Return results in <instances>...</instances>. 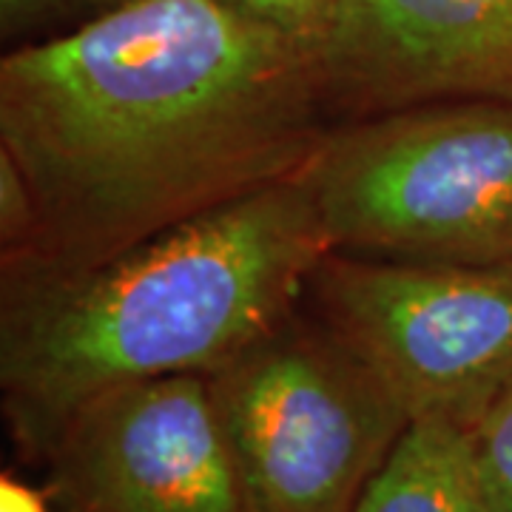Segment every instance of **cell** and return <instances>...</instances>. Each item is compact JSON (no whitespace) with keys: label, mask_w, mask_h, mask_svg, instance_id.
Segmentation results:
<instances>
[{"label":"cell","mask_w":512,"mask_h":512,"mask_svg":"<svg viewBox=\"0 0 512 512\" xmlns=\"http://www.w3.org/2000/svg\"><path fill=\"white\" fill-rule=\"evenodd\" d=\"M333 126L308 40L222 0H123L0 60V154L37 211L0 265L123 254L299 177Z\"/></svg>","instance_id":"cell-1"},{"label":"cell","mask_w":512,"mask_h":512,"mask_svg":"<svg viewBox=\"0 0 512 512\" xmlns=\"http://www.w3.org/2000/svg\"><path fill=\"white\" fill-rule=\"evenodd\" d=\"M328 254L299 174L86 268L3 265L0 393L18 453L40 464L103 390L214 373L305 302Z\"/></svg>","instance_id":"cell-2"},{"label":"cell","mask_w":512,"mask_h":512,"mask_svg":"<svg viewBox=\"0 0 512 512\" xmlns=\"http://www.w3.org/2000/svg\"><path fill=\"white\" fill-rule=\"evenodd\" d=\"M330 251L512 259V106L436 100L342 120L302 171Z\"/></svg>","instance_id":"cell-3"},{"label":"cell","mask_w":512,"mask_h":512,"mask_svg":"<svg viewBox=\"0 0 512 512\" xmlns=\"http://www.w3.org/2000/svg\"><path fill=\"white\" fill-rule=\"evenodd\" d=\"M251 512H353L410 416L302 305L208 373Z\"/></svg>","instance_id":"cell-4"},{"label":"cell","mask_w":512,"mask_h":512,"mask_svg":"<svg viewBox=\"0 0 512 512\" xmlns=\"http://www.w3.org/2000/svg\"><path fill=\"white\" fill-rule=\"evenodd\" d=\"M305 302L410 421L473 430L512 384V259L453 265L330 251Z\"/></svg>","instance_id":"cell-5"},{"label":"cell","mask_w":512,"mask_h":512,"mask_svg":"<svg viewBox=\"0 0 512 512\" xmlns=\"http://www.w3.org/2000/svg\"><path fill=\"white\" fill-rule=\"evenodd\" d=\"M40 467L57 512H251L205 373L120 384L77 404Z\"/></svg>","instance_id":"cell-6"},{"label":"cell","mask_w":512,"mask_h":512,"mask_svg":"<svg viewBox=\"0 0 512 512\" xmlns=\"http://www.w3.org/2000/svg\"><path fill=\"white\" fill-rule=\"evenodd\" d=\"M311 49L336 123L436 100L512 106V0H336Z\"/></svg>","instance_id":"cell-7"},{"label":"cell","mask_w":512,"mask_h":512,"mask_svg":"<svg viewBox=\"0 0 512 512\" xmlns=\"http://www.w3.org/2000/svg\"><path fill=\"white\" fill-rule=\"evenodd\" d=\"M353 512H487L473 430L439 419L410 421Z\"/></svg>","instance_id":"cell-8"},{"label":"cell","mask_w":512,"mask_h":512,"mask_svg":"<svg viewBox=\"0 0 512 512\" xmlns=\"http://www.w3.org/2000/svg\"><path fill=\"white\" fill-rule=\"evenodd\" d=\"M473 458L487 512H512V384L473 427Z\"/></svg>","instance_id":"cell-9"},{"label":"cell","mask_w":512,"mask_h":512,"mask_svg":"<svg viewBox=\"0 0 512 512\" xmlns=\"http://www.w3.org/2000/svg\"><path fill=\"white\" fill-rule=\"evenodd\" d=\"M37 211L32 191L6 154H0V256L26 254L35 242Z\"/></svg>","instance_id":"cell-10"},{"label":"cell","mask_w":512,"mask_h":512,"mask_svg":"<svg viewBox=\"0 0 512 512\" xmlns=\"http://www.w3.org/2000/svg\"><path fill=\"white\" fill-rule=\"evenodd\" d=\"M222 3L308 43H313V37L325 29L336 6V0H222Z\"/></svg>","instance_id":"cell-11"},{"label":"cell","mask_w":512,"mask_h":512,"mask_svg":"<svg viewBox=\"0 0 512 512\" xmlns=\"http://www.w3.org/2000/svg\"><path fill=\"white\" fill-rule=\"evenodd\" d=\"M117 3H123V0H0V23H3L6 35H18L26 29L52 23V20L80 15L86 9H92L94 18Z\"/></svg>","instance_id":"cell-12"},{"label":"cell","mask_w":512,"mask_h":512,"mask_svg":"<svg viewBox=\"0 0 512 512\" xmlns=\"http://www.w3.org/2000/svg\"><path fill=\"white\" fill-rule=\"evenodd\" d=\"M52 507L46 490H37L12 473L0 476V512H55Z\"/></svg>","instance_id":"cell-13"}]
</instances>
